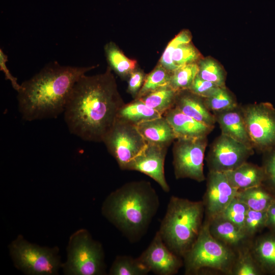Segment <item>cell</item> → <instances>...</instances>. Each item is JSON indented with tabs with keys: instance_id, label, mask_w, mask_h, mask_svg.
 Returning a JSON list of instances; mask_svg holds the SVG:
<instances>
[{
	"instance_id": "6da1fadb",
	"label": "cell",
	"mask_w": 275,
	"mask_h": 275,
	"mask_svg": "<svg viewBox=\"0 0 275 275\" xmlns=\"http://www.w3.org/2000/svg\"><path fill=\"white\" fill-rule=\"evenodd\" d=\"M124 104L108 67L103 73L85 74L76 82L64 112L65 121L71 133L86 141L103 142Z\"/></svg>"
},
{
	"instance_id": "7a4b0ae2",
	"label": "cell",
	"mask_w": 275,
	"mask_h": 275,
	"mask_svg": "<svg viewBox=\"0 0 275 275\" xmlns=\"http://www.w3.org/2000/svg\"><path fill=\"white\" fill-rule=\"evenodd\" d=\"M95 66H63L56 61L46 64L20 84L18 109L27 121L56 118L64 113L76 82Z\"/></svg>"
},
{
	"instance_id": "3957f363",
	"label": "cell",
	"mask_w": 275,
	"mask_h": 275,
	"mask_svg": "<svg viewBox=\"0 0 275 275\" xmlns=\"http://www.w3.org/2000/svg\"><path fill=\"white\" fill-rule=\"evenodd\" d=\"M159 207L158 196L151 183L134 181L107 196L101 212L129 241L135 242L145 234Z\"/></svg>"
},
{
	"instance_id": "277c9868",
	"label": "cell",
	"mask_w": 275,
	"mask_h": 275,
	"mask_svg": "<svg viewBox=\"0 0 275 275\" xmlns=\"http://www.w3.org/2000/svg\"><path fill=\"white\" fill-rule=\"evenodd\" d=\"M204 210L202 201L172 196L158 231L168 248L184 257L196 240Z\"/></svg>"
},
{
	"instance_id": "5b68a950",
	"label": "cell",
	"mask_w": 275,
	"mask_h": 275,
	"mask_svg": "<svg viewBox=\"0 0 275 275\" xmlns=\"http://www.w3.org/2000/svg\"><path fill=\"white\" fill-rule=\"evenodd\" d=\"M67 254V260L62 265L65 274L101 275L106 273L102 246L92 238L86 229H79L71 235Z\"/></svg>"
},
{
	"instance_id": "8992f818",
	"label": "cell",
	"mask_w": 275,
	"mask_h": 275,
	"mask_svg": "<svg viewBox=\"0 0 275 275\" xmlns=\"http://www.w3.org/2000/svg\"><path fill=\"white\" fill-rule=\"evenodd\" d=\"M183 257L185 274H189L206 268L227 272L234 259L231 251L212 235L208 222L202 225L196 240Z\"/></svg>"
},
{
	"instance_id": "52a82bcc",
	"label": "cell",
	"mask_w": 275,
	"mask_h": 275,
	"mask_svg": "<svg viewBox=\"0 0 275 275\" xmlns=\"http://www.w3.org/2000/svg\"><path fill=\"white\" fill-rule=\"evenodd\" d=\"M15 266L26 274L54 275L62 267L59 249L29 242L19 235L9 245Z\"/></svg>"
},
{
	"instance_id": "ba28073f",
	"label": "cell",
	"mask_w": 275,
	"mask_h": 275,
	"mask_svg": "<svg viewBox=\"0 0 275 275\" xmlns=\"http://www.w3.org/2000/svg\"><path fill=\"white\" fill-rule=\"evenodd\" d=\"M254 149L263 154L275 148V107L262 102L240 106Z\"/></svg>"
},
{
	"instance_id": "9c48e42d",
	"label": "cell",
	"mask_w": 275,
	"mask_h": 275,
	"mask_svg": "<svg viewBox=\"0 0 275 275\" xmlns=\"http://www.w3.org/2000/svg\"><path fill=\"white\" fill-rule=\"evenodd\" d=\"M102 143L122 170H127L147 144L136 125L119 119Z\"/></svg>"
},
{
	"instance_id": "30bf717a",
	"label": "cell",
	"mask_w": 275,
	"mask_h": 275,
	"mask_svg": "<svg viewBox=\"0 0 275 275\" xmlns=\"http://www.w3.org/2000/svg\"><path fill=\"white\" fill-rule=\"evenodd\" d=\"M207 141V137L175 140L173 165L177 179L189 178L199 182L205 180L204 159Z\"/></svg>"
},
{
	"instance_id": "8fae6325",
	"label": "cell",
	"mask_w": 275,
	"mask_h": 275,
	"mask_svg": "<svg viewBox=\"0 0 275 275\" xmlns=\"http://www.w3.org/2000/svg\"><path fill=\"white\" fill-rule=\"evenodd\" d=\"M254 154V149L221 134L212 143L207 157L210 171L224 172L233 170Z\"/></svg>"
},
{
	"instance_id": "7c38bea8",
	"label": "cell",
	"mask_w": 275,
	"mask_h": 275,
	"mask_svg": "<svg viewBox=\"0 0 275 275\" xmlns=\"http://www.w3.org/2000/svg\"><path fill=\"white\" fill-rule=\"evenodd\" d=\"M179 257L168 248L157 231L138 258L150 272L157 275H173L182 264Z\"/></svg>"
},
{
	"instance_id": "4fadbf2b",
	"label": "cell",
	"mask_w": 275,
	"mask_h": 275,
	"mask_svg": "<svg viewBox=\"0 0 275 275\" xmlns=\"http://www.w3.org/2000/svg\"><path fill=\"white\" fill-rule=\"evenodd\" d=\"M168 147L148 143L143 151L129 165L127 170L142 173L156 182L166 193L170 188L164 174V161Z\"/></svg>"
},
{
	"instance_id": "5bb4252c",
	"label": "cell",
	"mask_w": 275,
	"mask_h": 275,
	"mask_svg": "<svg viewBox=\"0 0 275 275\" xmlns=\"http://www.w3.org/2000/svg\"><path fill=\"white\" fill-rule=\"evenodd\" d=\"M238 192L230 184L224 172L210 171L203 202L209 216L214 218L219 215Z\"/></svg>"
},
{
	"instance_id": "9a60e30c",
	"label": "cell",
	"mask_w": 275,
	"mask_h": 275,
	"mask_svg": "<svg viewBox=\"0 0 275 275\" xmlns=\"http://www.w3.org/2000/svg\"><path fill=\"white\" fill-rule=\"evenodd\" d=\"M172 126L177 139H194L207 137L214 128L179 111L175 106L163 115Z\"/></svg>"
},
{
	"instance_id": "2e32d148",
	"label": "cell",
	"mask_w": 275,
	"mask_h": 275,
	"mask_svg": "<svg viewBox=\"0 0 275 275\" xmlns=\"http://www.w3.org/2000/svg\"><path fill=\"white\" fill-rule=\"evenodd\" d=\"M174 106L198 121L214 127L215 116L206 107L203 98L189 90L178 92Z\"/></svg>"
},
{
	"instance_id": "e0dca14e",
	"label": "cell",
	"mask_w": 275,
	"mask_h": 275,
	"mask_svg": "<svg viewBox=\"0 0 275 275\" xmlns=\"http://www.w3.org/2000/svg\"><path fill=\"white\" fill-rule=\"evenodd\" d=\"M213 114L221 129V134L253 148L240 106Z\"/></svg>"
},
{
	"instance_id": "ac0fdd59",
	"label": "cell",
	"mask_w": 275,
	"mask_h": 275,
	"mask_svg": "<svg viewBox=\"0 0 275 275\" xmlns=\"http://www.w3.org/2000/svg\"><path fill=\"white\" fill-rule=\"evenodd\" d=\"M224 173L230 184L238 190L262 185L265 178L262 166L246 161Z\"/></svg>"
},
{
	"instance_id": "d6986e66",
	"label": "cell",
	"mask_w": 275,
	"mask_h": 275,
	"mask_svg": "<svg viewBox=\"0 0 275 275\" xmlns=\"http://www.w3.org/2000/svg\"><path fill=\"white\" fill-rule=\"evenodd\" d=\"M136 126L148 143L169 147L176 139L172 126L163 116L141 122Z\"/></svg>"
},
{
	"instance_id": "ffe728a7",
	"label": "cell",
	"mask_w": 275,
	"mask_h": 275,
	"mask_svg": "<svg viewBox=\"0 0 275 275\" xmlns=\"http://www.w3.org/2000/svg\"><path fill=\"white\" fill-rule=\"evenodd\" d=\"M253 255L263 274L275 275V232L269 231L256 240Z\"/></svg>"
},
{
	"instance_id": "44dd1931",
	"label": "cell",
	"mask_w": 275,
	"mask_h": 275,
	"mask_svg": "<svg viewBox=\"0 0 275 275\" xmlns=\"http://www.w3.org/2000/svg\"><path fill=\"white\" fill-rule=\"evenodd\" d=\"M212 219L209 224L211 233L226 245H236L247 236L242 229L228 220L220 216Z\"/></svg>"
},
{
	"instance_id": "7402d4cb",
	"label": "cell",
	"mask_w": 275,
	"mask_h": 275,
	"mask_svg": "<svg viewBox=\"0 0 275 275\" xmlns=\"http://www.w3.org/2000/svg\"><path fill=\"white\" fill-rule=\"evenodd\" d=\"M157 112L148 106L142 100L135 99L133 101L125 104L119 110L117 119L135 125L160 117Z\"/></svg>"
},
{
	"instance_id": "603a6c76",
	"label": "cell",
	"mask_w": 275,
	"mask_h": 275,
	"mask_svg": "<svg viewBox=\"0 0 275 275\" xmlns=\"http://www.w3.org/2000/svg\"><path fill=\"white\" fill-rule=\"evenodd\" d=\"M236 197L249 209L260 211H266L275 199V197L263 185L238 190Z\"/></svg>"
},
{
	"instance_id": "cb8c5ba5",
	"label": "cell",
	"mask_w": 275,
	"mask_h": 275,
	"mask_svg": "<svg viewBox=\"0 0 275 275\" xmlns=\"http://www.w3.org/2000/svg\"><path fill=\"white\" fill-rule=\"evenodd\" d=\"M178 92L170 86L161 87L139 98L161 116L175 106Z\"/></svg>"
},
{
	"instance_id": "d4e9b609",
	"label": "cell",
	"mask_w": 275,
	"mask_h": 275,
	"mask_svg": "<svg viewBox=\"0 0 275 275\" xmlns=\"http://www.w3.org/2000/svg\"><path fill=\"white\" fill-rule=\"evenodd\" d=\"M104 50L109 68L124 77L134 70L136 61L127 58L113 42L107 43Z\"/></svg>"
},
{
	"instance_id": "484cf974",
	"label": "cell",
	"mask_w": 275,
	"mask_h": 275,
	"mask_svg": "<svg viewBox=\"0 0 275 275\" xmlns=\"http://www.w3.org/2000/svg\"><path fill=\"white\" fill-rule=\"evenodd\" d=\"M203 99L206 107L213 114L231 110L239 106L226 86L218 87L209 97Z\"/></svg>"
},
{
	"instance_id": "4316f807",
	"label": "cell",
	"mask_w": 275,
	"mask_h": 275,
	"mask_svg": "<svg viewBox=\"0 0 275 275\" xmlns=\"http://www.w3.org/2000/svg\"><path fill=\"white\" fill-rule=\"evenodd\" d=\"M150 271L139 258L126 255L116 257L109 269L111 275H146Z\"/></svg>"
},
{
	"instance_id": "83f0119b",
	"label": "cell",
	"mask_w": 275,
	"mask_h": 275,
	"mask_svg": "<svg viewBox=\"0 0 275 275\" xmlns=\"http://www.w3.org/2000/svg\"><path fill=\"white\" fill-rule=\"evenodd\" d=\"M198 75L219 87H225L226 73L223 67L211 57L202 58L199 61Z\"/></svg>"
},
{
	"instance_id": "f1b7e54d",
	"label": "cell",
	"mask_w": 275,
	"mask_h": 275,
	"mask_svg": "<svg viewBox=\"0 0 275 275\" xmlns=\"http://www.w3.org/2000/svg\"><path fill=\"white\" fill-rule=\"evenodd\" d=\"M198 72L196 63L180 66L171 73L170 86L177 92L189 90Z\"/></svg>"
},
{
	"instance_id": "f546056e",
	"label": "cell",
	"mask_w": 275,
	"mask_h": 275,
	"mask_svg": "<svg viewBox=\"0 0 275 275\" xmlns=\"http://www.w3.org/2000/svg\"><path fill=\"white\" fill-rule=\"evenodd\" d=\"M171 72L161 65L156 67L146 76L144 82L135 99L145 95L161 87L170 86Z\"/></svg>"
},
{
	"instance_id": "4dcf8cb0",
	"label": "cell",
	"mask_w": 275,
	"mask_h": 275,
	"mask_svg": "<svg viewBox=\"0 0 275 275\" xmlns=\"http://www.w3.org/2000/svg\"><path fill=\"white\" fill-rule=\"evenodd\" d=\"M191 35L187 31H183L172 39L167 46L161 58V65L168 71L173 72L178 67L174 64L172 56L175 49L179 46L190 43Z\"/></svg>"
},
{
	"instance_id": "1f68e13d",
	"label": "cell",
	"mask_w": 275,
	"mask_h": 275,
	"mask_svg": "<svg viewBox=\"0 0 275 275\" xmlns=\"http://www.w3.org/2000/svg\"><path fill=\"white\" fill-rule=\"evenodd\" d=\"M249 209L244 203L235 197L218 216L231 222L243 230L244 222Z\"/></svg>"
},
{
	"instance_id": "d6a6232c",
	"label": "cell",
	"mask_w": 275,
	"mask_h": 275,
	"mask_svg": "<svg viewBox=\"0 0 275 275\" xmlns=\"http://www.w3.org/2000/svg\"><path fill=\"white\" fill-rule=\"evenodd\" d=\"M267 213L249 209L245 216L243 231L246 236L252 235L266 228Z\"/></svg>"
},
{
	"instance_id": "836d02e7",
	"label": "cell",
	"mask_w": 275,
	"mask_h": 275,
	"mask_svg": "<svg viewBox=\"0 0 275 275\" xmlns=\"http://www.w3.org/2000/svg\"><path fill=\"white\" fill-rule=\"evenodd\" d=\"M201 59L200 52L190 43L177 47L172 56L173 61L178 68L186 64L196 63Z\"/></svg>"
},
{
	"instance_id": "e575fe53",
	"label": "cell",
	"mask_w": 275,
	"mask_h": 275,
	"mask_svg": "<svg viewBox=\"0 0 275 275\" xmlns=\"http://www.w3.org/2000/svg\"><path fill=\"white\" fill-rule=\"evenodd\" d=\"M264 156L262 167L265 178L262 185L275 197V148Z\"/></svg>"
},
{
	"instance_id": "d590c367",
	"label": "cell",
	"mask_w": 275,
	"mask_h": 275,
	"mask_svg": "<svg viewBox=\"0 0 275 275\" xmlns=\"http://www.w3.org/2000/svg\"><path fill=\"white\" fill-rule=\"evenodd\" d=\"M236 275H259L263 274L255 260L248 254L241 256L235 267Z\"/></svg>"
},
{
	"instance_id": "8d00e7d4",
	"label": "cell",
	"mask_w": 275,
	"mask_h": 275,
	"mask_svg": "<svg viewBox=\"0 0 275 275\" xmlns=\"http://www.w3.org/2000/svg\"><path fill=\"white\" fill-rule=\"evenodd\" d=\"M218 87L219 86L201 78L197 75L188 90L205 98L209 97Z\"/></svg>"
},
{
	"instance_id": "74e56055",
	"label": "cell",
	"mask_w": 275,
	"mask_h": 275,
	"mask_svg": "<svg viewBox=\"0 0 275 275\" xmlns=\"http://www.w3.org/2000/svg\"><path fill=\"white\" fill-rule=\"evenodd\" d=\"M146 76L143 72L133 71L129 75L128 91L135 99L144 82Z\"/></svg>"
},
{
	"instance_id": "f35d334b",
	"label": "cell",
	"mask_w": 275,
	"mask_h": 275,
	"mask_svg": "<svg viewBox=\"0 0 275 275\" xmlns=\"http://www.w3.org/2000/svg\"><path fill=\"white\" fill-rule=\"evenodd\" d=\"M8 56L0 49V70L4 73L5 79L10 81L13 88L18 91L20 88V85L17 82V79L11 73L7 66Z\"/></svg>"
},
{
	"instance_id": "ab89813d",
	"label": "cell",
	"mask_w": 275,
	"mask_h": 275,
	"mask_svg": "<svg viewBox=\"0 0 275 275\" xmlns=\"http://www.w3.org/2000/svg\"><path fill=\"white\" fill-rule=\"evenodd\" d=\"M266 228L269 231L275 232V199L270 205L267 210Z\"/></svg>"
}]
</instances>
